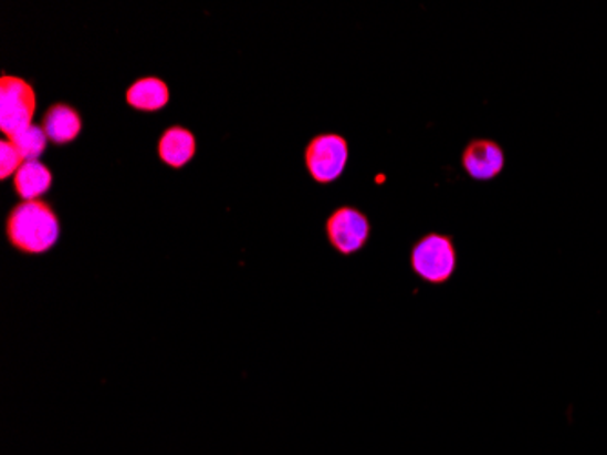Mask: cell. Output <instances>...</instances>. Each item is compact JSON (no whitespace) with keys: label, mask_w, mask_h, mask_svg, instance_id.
<instances>
[{"label":"cell","mask_w":607,"mask_h":455,"mask_svg":"<svg viewBox=\"0 0 607 455\" xmlns=\"http://www.w3.org/2000/svg\"><path fill=\"white\" fill-rule=\"evenodd\" d=\"M349 161V143L338 134H318L304 152L307 174L317 185H332L343 177Z\"/></svg>","instance_id":"3"},{"label":"cell","mask_w":607,"mask_h":455,"mask_svg":"<svg viewBox=\"0 0 607 455\" xmlns=\"http://www.w3.org/2000/svg\"><path fill=\"white\" fill-rule=\"evenodd\" d=\"M24 164L19 149L11 144V141H2L0 143V179L4 180L10 175H15Z\"/></svg>","instance_id":"12"},{"label":"cell","mask_w":607,"mask_h":455,"mask_svg":"<svg viewBox=\"0 0 607 455\" xmlns=\"http://www.w3.org/2000/svg\"><path fill=\"white\" fill-rule=\"evenodd\" d=\"M159 157L163 163L171 168H182L197 154V141L195 135L185 126H169L160 135L159 146H157Z\"/></svg>","instance_id":"8"},{"label":"cell","mask_w":607,"mask_h":455,"mask_svg":"<svg viewBox=\"0 0 607 455\" xmlns=\"http://www.w3.org/2000/svg\"><path fill=\"white\" fill-rule=\"evenodd\" d=\"M36 110L35 87L13 75L0 79V130L11 138L30 128Z\"/></svg>","instance_id":"4"},{"label":"cell","mask_w":607,"mask_h":455,"mask_svg":"<svg viewBox=\"0 0 607 455\" xmlns=\"http://www.w3.org/2000/svg\"><path fill=\"white\" fill-rule=\"evenodd\" d=\"M8 141H11V144L19 149L22 159L39 161V157L44 154V149H46L48 141H50V138H48L44 128L31 124L30 128L22 130L19 134L8 138Z\"/></svg>","instance_id":"11"},{"label":"cell","mask_w":607,"mask_h":455,"mask_svg":"<svg viewBox=\"0 0 607 455\" xmlns=\"http://www.w3.org/2000/svg\"><path fill=\"white\" fill-rule=\"evenodd\" d=\"M10 245L27 256H42L52 250L61 237V223L44 200H22L6 219Z\"/></svg>","instance_id":"1"},{"label":"cell","mask_w":607,"mask_h":455,"mask_svg":"<svg viewBox=\"0 0 607 455\" xmlns=\"http://www.w3.org/2000/svg\"><path fill=\"white\" fill-rule=\"evenodd\" d=\"M126 103L138 112H159L169 103V87L163 79L143 77L126 90Z\"/></svg>","instance_id":"9"},{"label":"cell","mask_w":607,"mask_h":455,"mask_svg":"<svg viewBox=\"0 0 607 455\" xmlns=\"http://www.w3.org/2000/svg\"><path fill=\"white\" fill-rule=\"evenodd\" d=\"M42 128L55 144L73 143L82 132L81 113L70 104L56 103L48 107L42 118Z\"/></svg>","instance_id":"7"},{"label":"cell","mask_w":607,"mask_h":455,"mask_svg":"<svg viewBox=\"0 0 607 455\" xmlns=\"http://www.w3.org/2000/svg\"><path fill=\"white\" fill-rule=\"evenodd\" d=\"M13 185L22 200L41 199L52 188L53 174L41 161H24L19 172L13 175Z\"/></svg>","instance_id":"10"},{"label":"cell","mask_w":607,"mask_h":455,"mask_svg":"<svg viewBox=\"0 0 607 455\" xmlns=\"http://www.w3.org/2000/svg\"><path fill=\"white\" fill-rule=\"evenodd\" d=\"M327 242L338 256L352 257L368 245L371 225L368 215L355 206H341L326 219Z\"/></svg>","instance_id":"5"},{"label":"cell","mask_w":607,"mask_h":455,"mask_svg":"<svg viewBox=\"0 0 607 455\" xmlns=\"http://www.w3.org/2000/svg\"><path fill=\"white\" fill-rule=\"evenodd\" d=\"M409 267L426 285L431 287L448 285L459 267L453 237L439 231H429L420 237L409 251Z\"/></svg>","instance_id":"2"},{"label":"cell","mask_w":607,"mask_h":455,"mask_svg":"<svg viewBox=\"0 0 607 455\" xmlns=\"http://www.w3.org/2000/svg\"><path fill=\"white\" fill-rule=\"evenodd\" d=\"M460 164L470 179L490 183L504 172L505 152L493 138H471L460 154Z\"/></svg>","instance_id":"6"}]
</instances>
